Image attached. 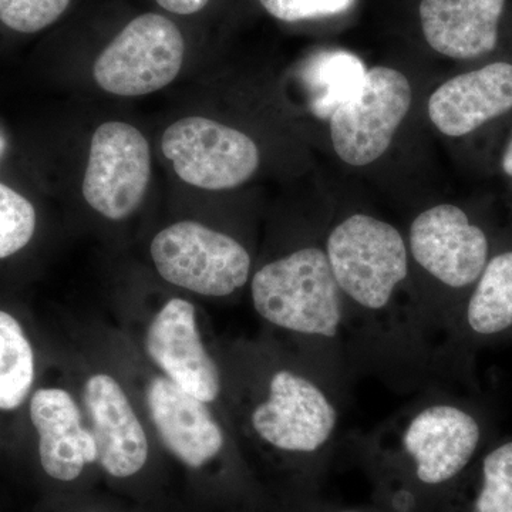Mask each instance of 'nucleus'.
<instances>
[{
    "label": "nucleus",
    "mask_w": 512,
    "mask_h": 512,
    "mask_svg": "<svg viewBox=\"0 0 512 512\" xmlns=\"http://www.w3.org/2000/svg\"><path fill=\"white\" fill-rule=\"evenodd\" d=\"M484 440L471 407L429 387L382 424L350 440L384 512H436Z\"/></svg>",
    "instance_id": "obj_1"
},
{
    "label": "nucleus",
    "mask_w": 512,
    "mask_h": 512,
    "mask_svg": "<svg viewBox=\"0 0 512 512\" xmlns=\"http://www.w3.org/2000/svg\"><path fill=\"white\" fill-rule=\"evenodd\" d=\"M255 312L311 350V362L345 392L355 372L348 311L325 248L303 247L251 279Z\"/></svg>",
    "instance_id": "obj_2"
},
{
    "label": "nucleus",
    "mask_w": 512,
    "mask_h": 512,
    "mask_svg": "<svg viewBox=\"0 0 512 512\" xmlns=\"http://www.w3.org/2000/svg\"><path fill=\"white\" fill-rule=\"evenodd\" d=\"M343 393L312 363L275 367L249 409V430L262 446L296 463L308 483L319 484L338 447Z\"/></svg>",
    "instance_id": "obj_3"
},
{
    "label": "nucleus",
    "mask_w": 512,
    "mask_h": 512,
    "mask_svg": "<svg viewBox=\"0 0 512 512\" xmlns=\"http://www.w3.org/2000/svg\"><path fill=\"white\" fill-rule=\"evenodd\" d=\"M346 308L360 318H393L410 276L406 239L389 222L353 214L329 232L325 244Z\"/></svg>",
    "instance_id": "obj_4"
},
{
    "label": "nucleus",
    "mask_w": 512,
    "mask_h": 512,
    "mask_svg": "<svg viewBox=\"0 0 512 512\" xmlns=\"http://www.w3.org/2000/svg\"><path fill=\"white\" fill-rule=\"evenodd\" d=\"M184 56L180 26L164 13H141L101 50L93 77L101 90L114 96H146L174 82Z\"/></svg>",
    "instance_id": "obj_5"
},
{
    "label": "nucleus",
    "mask_w": 512,
    "mask_h": 512,
    "mask_svg": "<svg viewBox=\"0 0 512 512\" xmlns=\"http://www.w3.org/2000/svg\"><path fill=\"white\" fill-rule=\"evenodd\" d=\"M150 252L164 281L202 296L232 295L248 284L251 274V255L244 245L200 222L164 228Z\"/></svg>",
    "instance_id": "obj_6"
},
{
    "label": "nucleus",
    "mask_w": 512,
    "mask_h": 512,
    "mask_svg": "<svg viewBox=\"0 0 512 512\" xmlns=\"http://www.w3.org/2000/svg\"><path fill=\"white\" fill-rule=\"evenodd\" d=\"M410 106L412 86L403 73L382 66L367 70L359 90L330 116V138L340 160L363 167L382 157Z\"/></svg>",
    "instance_id": "obj_7"
},
{
    "label": "nucleus",
    "mask_w": 512,
    "mask_h": 512,
    "mask_svg": "<svg viewBox=\"0 0 512 512\" xmlns=\"http://www.w3.org/2000/svg\"><path fill=\"white\" fill-rule=\"evenodd\" d=\"M161 150L181 181L201 190L237 188L259 167V150L251 137L205 117H185L168 126Z\"/></svg>",
    "instance_id": "obj_8"
},
{
    "label": "nucleus",
    "mask_w": 512,
    "mask_h": 512,
    "mask_svg": "<svg viewBox=\"0 0 512 512\" xmlns=\"http://www.w3.org/2000/svg\"><path fill=\"white\" fill-rule=\"evenodd\" d=\"M151 177L150 146L138 128L109 121L94 131L83 197L94 211L123 221L140 207Z\"/></svg>",
    "instance_id": "obj_9"
},
{
    "label": "nucleus",
    "mask_w": 512,
    "mask_h": 512,
    "mask_svg": "<svg viewBox=\"0 0 512 512\" xmlns=\"http://www.w3.org/2000/svg\"><path fill=\"white\" fill-rule=\"evenodd\" d=\"M406 242L410 261L451 292L471 291L491 258L484 229L453 204L417 215Z\"/></svg>",
    "instance_id": "obj_10"
},
{
    "label": "nucleus",
    "mask_w": 512,
    "mask_h": 512,
    "mask_svg": "<svg viewBox=\"0 0 512 512\" xmlns=\"http://www.w3.org/2000/svg\"><path fill=\"white\" fill-rule=\"evenodd\" d=\"M146 350L171 382L202 402H217L220 367L202 342L192 303L180 298L165 303L148 326Z\"/></svg>",
    "instance_id": "obj_11"
},
{
    "label": "nucleus",
    "mask_w": 512,
    "mask_h": 512,
    "mask_svg": "<svg viewBox=\"0 0 512 512\" xmlns=\"http://www.w3.org/2000/svg\"><path fill=\"white\" fill-rule=\"evenodd\" d=\"M147 404L164 446L185 466H207L227 447V434L208 403L167 377H154L148 384Z\"/></svg>",
    "instance_id": "obj_12"
},
{
    "label": "nucleus",
    "mask_w": 512,
    "mask_h": 512,
    "mask_svg": "<svg viewBox=\"0 0 512 512\" xmlns=\"http://www.w3.org/2000/svg\"><path fill=\"white\" fill-rule=\"evenodd\" d=\"M512 110V63L494 62L458 74L431 94V123L447 137H463Z\"/></svg>",
    "instance_id": "obj_13"
},
{
    "label": "nucleus",
    "mask_w": 512,
    "mask_h": 512,
    "mask_svg": "<svg viewBox=\"0 0 512 512\" xmlns=\"http://www.w3.org/2000/svg\"><path fill=\"white\" fill-rule=\"evenodd\" d=\"M99 463L116 478L137 474L148 460V440L127 394L109 375H94L84 386Z\"/></svg>",
    "instance_id": "obj_14"
},
{
    "label": "nucleus",
    "mask_w": 512,
    "mask_h": 512,
    "mask_svg": "<svg viewBox=\"0 0 512 512\" xmlns=\"http://www.w3.org/2000/svg\"><path fill=\"white\" fill-rule=\"evenodd\" d=\"M30 419L39 433L40 463L47 476L73 481L99 460L92 431L83 426L72 394L57 387L40 389L30 402Z\"/></svg>",
    "instance_id": "obj_15"
},
{
    "label": "nucleus",
    "mask_w": 512,
    "mask_h": 512,
    "mask_svg": "<svg viewBox=\"0 0 512 512\" xmlns=\"http://www.w3.org/2000/svg\"><path fill=\"white\" fill-rule=\"evenodd\" d=\"M504 10L505 0H421V30L440 55L477 59L497 47Z\"/></svg>",
    "instance_id": "obj_16"
},
{
    "label": "nucleus",
    "mask_w": 512,
    "mask_h": 512,
    "mask_svg": "<svg viewBox=\"0 0 512 512\" xmlns=\"http://www.w3.org/2000/svg\"><path fill=\"white\" fill-rule=\"evenodd\" d=\"M510 330H512V249L495 254L488 259L483 274L471 288L466 303L454 320L446 346L448 348L451 340L458 333L474 339H493Z\"/></svg>",
    "instance_id": "obj_17"
},
{
    "label": "nucleus",
    "mask_w": 512,
    "mask_h": 512,
    "mask_svg": "<svg viewBox=\"0 0 512 512\" xmlns=\"http://www.w3.org/2000/svg\"><path fill=\"white\" fill-rule=\"evenodd\" d=\"M35 382V355L22 326L0 311V410L25 402Z\"/></svg>",
    "instance_id": "obj_18"
},
{
    "label": "nucleus",
    "mask_w": 512,
    "mask_h": 512,
    "mask_svg": "<svg viewBox=\"0 0 512 512\" xmlns=\"http://www.w3.org/2000/svg\"><path fill=\"white\" fill-rule=\"evenodd\" d=\"M365 74L363 63L350 53L332 52L316 57L309 69L316 114L323 119L332 116L340 104L359 90Z\"/></svg>",
    "instance_id": "obj_19"
},
{
    "label": "nucleus",
    "mask_w": 512,
    "mask_h": 512,
    "mask_svg": "<svg viewBox=\"0 0 512 512\" xmlns=\"http://www.w3.org/2000/svg\"><path fill=\"white\" fill-rule=\"evenodd\" d=\"M468 512H512V440L484 454Z\"/></svg>",
    "instance_id": "obj_20"
},
{
    "label": "nucleus",
    "mask_w": 512,
    "mask_h": 512,
    "mask_svg": "<svg viewBox=\"0 0 512 512\" xmlns=\"http://www.w3.org/2000/svg\"><path fill=\"white\" fill-rule=\"evenodd\" d=\"M35 229L36 211L32 202L0 183V259L25 248Z\"/></svg>",
    "instance_id": "obj_21"
},
{
    "label": "nucleus",
    "mask_w": 512,
    "mask_h": 512,
    "mask_svg": "<svg viewBox=\"0 0 512 512\" xmlns=\"http://www.w3.org/2000/svg\"><path fill=\"white\" fill-rule=\"evenodd\" d=\"M72 0H0V25L22 35H33L55 25Z\"/></svg>",
    "instance_id": "obj_22"
},
{
    "label": "nucleus",
    "mask_w": 512,
    "mask_h": 512,
    "mask_svg": "<svg viewBox=\"0 0 512 512\" xmlns=\"http://www.w3.org/2000/svg\"><path fill=\"white\" fill-rule=\"evenodd\" d=\"M272 18L295 23L303 20L342 15L353 8L356 0H258Z\"/></svg>",
    "instance_id": "obj_23"
},
{
    "label": "nucleus",
    "mask_w": 512,
    "mask_h": 512,
    "mask_svg": "<svg viewBox=\"0 0 512 512\" xmlns=\"http://www.w3.org/2000/svg\"><path fill=\"white\" fill-rule=\"evenodd\" d=\"M158 8L175 16H194L202 12L211 0H156Z\"/></svg>",
    "instance_id": "obj_24"
},
{
    "label": "nucleus",
    "mask_w": 512,
    "mask_h": 512,
    "mask_svg": "<svg viewBox=\"0 0 512 512\" xmlns=\"http://www.w3.org/2000/svg\"><path fill=\"white\" fill-rule=\"evenodd\" d=\"M501 168H503L504 174L507 177L512 178V134L507 146H505L503 158H501Z\"/></svg>",
    "instance_id": "obj_25"
},
{
    "label": "nucleus",
    "mask_w": 512,
    "mask_h": 512,
    "mask_svg": "<svg viewBox=\"0 0 512 512\" xmlns=\"http://www.w3.org/2000/svg\"><path fill=\"white\" fill-rule=\"evenodd\" d=\"M318 512H384L380 508H328L319 507Z\"/></svg>",
    "instance_id": "obj_26"
}]
</instances>
